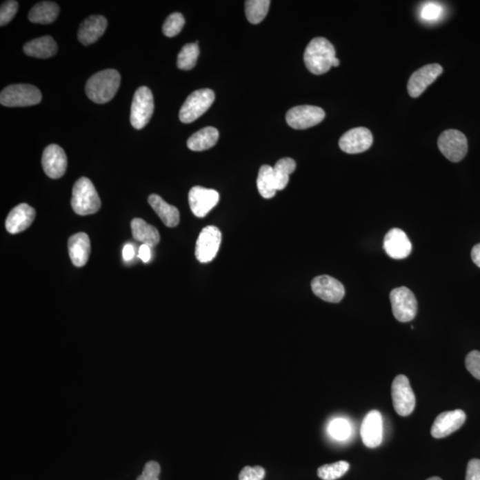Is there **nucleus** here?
<instances>
[{"label": "nucleus", "mask_w": 480, "mask_h": 480, "mask_svg": "<svg viewBox=\"0 0 480 480\" xmlns=\"http://www.w3.org/2000/svg\"><path fill=\"white\" fill-rule=\"evenodd\" d=\"M35 217V209L23 203L12 209L6 220V228L9 233H20L32 226Z\"/></svg>", "instance_id": "aec40b11"}, {"label": "nucleus", "mask_w": 480, "mask_h": 480, "mask_svg": "<svg viewBox=\"0 0 480 480\" xmlns=\"http://www.w3.org/2000/svg\"><path fill=\"white\" fill-rule=\"evenodd\" d=\"M72 207L73 211L79 215L93 214L99 211L101 199L88 178H79L74 184Z\"/></svg>", "instance_id": "7ed1b4c3"}, {"label": "nucleus", "mask_w": 480, "mask_h": 480, "mask_svg": "<svg viewBox=\"0 0 480 480\" xmlns=\"http://www.w3.org/2000/svg\"><path fill=\"white\" fill-rule=\"evenodd\" d=\"M350 464L346 461H339L326 464L319 468L318 475L323 480H335L341 478L349 470Z\"/></svg>", "instance_id": "2f4dec72"}, {"label": "nucleus", "mask_w": 480, "mask_h": 480, "mask_svg": "<svg viewBox=\"0 0 480 480\" xmlns=\"http://www.w3.org/2000/svg\"><path fill=\"white\" fill-rule=\"evenodd\" d=\"M297 168V163L293 159L284 158L279 159L273 168L274 178L277 190H284L287 187L290 175Z\"/></svg>", "instance_id": "c85d7f7f"}, {"label": "nucleus", "mask_w": 480, "mask_h": 480, "mask_svg": "<svg viewBox=\"0 0 480 480\" xmlns=\"http://www.w3.org/2000/svg\"><path fill=\"white\" fill-rule=\"evenodd\" d=\"M443 13L441 6L437 3H427L421 10V19L426 21H434L439 20Z\"/></svg>", "instance_id": "c9c22d12"}, {"label": "nucleus", "mask_w": 480, "mask_h": 480, "mask_svg": "<svg viewBox=\"0 0 480 480\" xmlns=\"http://www.w3.org/2000/svg\"><path fill=\"white\" fill-rule=\"evenodd\" d=\"M393 407L397 414L408 417L413 413L415 396L406 375L399 374L394 379L392 386Z\"/></svg>", "instance_id": "6e6552de"}, {"label": "nucleus", "mask_w": 480, "mask_h": 480, "mask_svg": "<svg viewBox=\"0 0 480 480\" xmlns=\"http://www.w3.org/2000/svg\"><path fill=\"white\" fill-rule=\"evenodd\" d=\"M108 21L101 15H92L80 24L78 39L84 46L94 44L103 35L107 29Z\"/></svg>", "instance_id": "412c9836"}, {"label": "nucleus", "mask_w": 480, "mask_h": 480, "mask_svg": "<svg viewBox=\"0 0 480 480\" xmlns=\"http://www.w3.org/2000/svg\"><path fill=\"white\" fill-rule=\"evenodd\" d=\"M42 100L41 92L35 86L15 84L3 89L0 103L7 107H28L39 104Z\"/></svg>", "instance_id": "20e7f679"}, {"label": "nucleus", "mask_w": 480, "mask_h": 480, "mask_svg": "<svg viewBox=\"0 0 480 480\" xmlns=\"http://www.w3.org/2000/svg\"><path fill=\"white\" fill-rule=\"evenodd\" d=\"M340 66V60L335 58L333 63V67H337Z\"/></svg>", "instance_id": "c03bdc74"}, {"label": "nucleus", "mask_w": 480, "mask_h": 480, "mask_svg": "<svg viewBox=\"0 0 480 480\" xmlns=\"http://www.w3.org/2000/svg\"><path fill=\"white\" fill-rule=\"evenodd\" d=\"M466 414L463 410L446 411L438 415L432 427V436L435 439L446 438L459 430L466 423Z\"/></svg>", "instance_id": "a211bd4d"}, {"label": "nucleus", "mask_w": 480, "mask_h": 480, "mask_svg": "<svg viewBox=\"0 0 480 480\" xmlns=\"http://www.w3.org/2000/svg\"><path fill=\"white\" fill-rule=\"evenodd\" d=\"M427 480H442V479L439 478V477H432V478H430L429 479H427Z\"/></svg>", "instance_id": "a18cd8bd"}, {"label": "nucleus", "mask_w": 480, "mask_h": 480, "mask_svg": "<svg viewBox=\"0 0 480 480\" xmlns=\"http://www.w3.org/2000/svg\"><path fill=\"white\" fill-rule=\"evenodd\" d=\"M443 68L438 63L428 64L412 74L408 80V90L411 97H419L426 88L441 75Z\"/></svg>", "instance_id": "ddd939ff"}, {"label": "nucleus", "mask_w": 480, "mask_h": 480, "mask_svg": "<svg viewBox=\"0 0 480 480\" xmlns=\"http://www.w3.org/2000/svg\"><path fill=\"white\" fill-rule=\"evenodd\" d=\"M67 165V156L63 148L57 144H50L46 148L42 155V167L48 177L52 179L63 177L66 174Z\"/></svg>", "instance_id": "dca6fc26"}, {"label": "nucleus", "mask_w": 480, "mask_h": 480, "mask_svg": "<svg viewBox=\"0 0 480 480\" xmlns=\"http://www.w3.org/2000/svg\"><path fill=\"white\" fill-rule=\"evenodd\" d=\"M184 24H186V19H184L183 14L181 13L171 14L163 24L162 32L168 38H173L181 32Z\"/></svg>", "instance_id": "72a5a7b5"}, {"label": "nucleus", "mask_w": 480, "mask_h": 480, "mask_svg": "<svg viewBox=\"0 0 480 480\" xmlns=\"http://www.w3.org/2000/svg\"><path fill=\"white\" fill-rule=\"evenodd\" d=\"M466 480H480V460L472 459L467 466Z\"/></svg>", "instance_id": "ea45409f"}, {"label": "nucleus", "mask_w": 480, "mask_h": 480, "mask_svg": "<svg viewBox=\"0 0 480 480\" xmlns=\"http://www.w3.org/2000/svg\"><path fill=\"white\" fill-rule=\"evenodd\" d=\"M148 202L166 226L174 228L179 224V210L174 206L169 205L161 197L152 194L148 199Z\"/></svg>", "instance_id": "b1692460"}, {"label": "nucleus", "mask_w": 480, "mask_h": 480, "mask_svg": "<svg viewBox=\"0 0 480 480\" xmlns=\"http://www.w3.org/2000/svg\"><path fill=\"white\" fill-rule=\"evenodd\" d=\"M18 8H19L18 2L14 1V0L3 3L1 8H0V26H7L14 19L17 13Z\"/></svg>", "instance_id": "f704fd0d"}, {"label": "nucleus", "mask_w": 480, "mask_h": 480, "mask_svg": "<svg viewBox=\"0 0 480 480\" xmlns=\"http://www.w3.org/2000/svg\"><path fill=\"white\" fill-rule=\"evenodd\" d=\"M139 258L143 263H148L152 258V251L150 248L147 245H141L139 249Z\"/></svg>", "instance_id": "a19ab883"}, {"label": "nucleus", "mask_w": 480, "mask_h": 480, "mask_svg": "<svg viewBox=\"0 0 480 480\" xmlns=\"http://www.w3.org/2000/svg\"><path fill=\"white\" fill-rule=\"evenodd\" d=\"M266 476V470L263 467H245L239 476V480H263Z\"/></svg>", "instance_id": "4c0bfd02"}, {"label": "nucleus", "mask_w": 480, "mask_h": 480, "mask_svg": "<svg viewBox=\"0 0 480 480\" xmlns=\"http://www.w3.org/2000/svg\"><path fill=\"white\" fill-rule=\"evenodd\" d=\"M131 229L134 239L150 248L155 247L160 241L159 230L141 218L132 221Z\"/></svg>", "instance_id": "a878e982"}, {"label": "nucleus", "mask_w": 480, "mask_h": 480, "mask_svg": "<svg viewBox=\"0 0 480 480\" xmlns=\"http://www.w3.org/2000/svg\"><path fill=\"white\" fill-rule=\"evenodd\" d=\"M383 248L392 259L402 260L411 254L412 244L407 234L398 228H394L386 234Z\"/></svg>", "instance_id": "6ab92c4d"}, {"label": "nucleus", "mask_w": 480, "mask_h": 480, "mask_svg": "<svg viewBox=\"0 0 480 480\" xmlns=\"http://www.w3.org/2000/svg\"><path fill=\"white\" fill-rule=\"evenodd\" d=\"M467 370L473 375L476 379L480 380V352L473 350L468 354L466 359Z\"/></svg>", "instance_id": "e433bc0d"}, {"label": "nucleus", "mask_w": 480, "mask_h": 480, "mask_svg": "<svg viewBox=\"0 0 480 480\" xmlns=\"http://www.w3.org/2000/svg\"><path fill=\"white\" fill-rule=\"evenodd\" d=\"M312 288L317 297L328 303H339L346 294V288L339 280L328 275L316 277L312 280Z\"/></svg>", "instance_id": "f3484780"}, {"label": "nucleus", "mask_w": 480, "mask_h": 480, "mask_svg": "<svg viewBox=\"0 0 480 480\" xmlns=\"http://www.w3.org/2000/svg\"><path fill=\"white\" fill-rule=\"evenodd\" d=\"M60 8L57 3L39 2L30 9L29 20L33 23L50 24L57 19Z\"/></svg>", "instance_id": "bb28decb"}, {"label": "nucleus", "mask_w": 480, "mask_h": 480, "mask_svg": "<svg viewBox=\"0 0 480 480\" xmlns=\"http://www.w3.org/2000/svg\"><path fill=\"white\" fill-rule=\"evenodd\" d=\"M257 188L264 199H272L276 195L277 187L274 178L273 168L264 165L261 167L257 177Z\"/></svg>", "instance_id": "cd10ccee"}, {"label": "nucleus", "mask_w": 480, "mask_h": 480, "mask_svg": "<svg viewBox=\"0 0 480 480\" xmlns=\"http://www.w3.org/2000/svg\"><path fill=\"white\" fill-rule=\"evenodd\" d=\"M360 434L366 447H379L383 439V420L379 411L372 410L366 415L362 421Z\"/></svg>", "instance_id": "2eb2a0df"}, {"label": "nucleus", "mask_w": 480, "mask_h": 480, "mask_svg": "<svg viewBox=\"0 0 480 480\" xmlns=\"http://www.w3.org/2000/svg\"><path fill=\"white\" fill-rule=\"evenodd\" d=\"M134 257V249L133 245L127 244L123 248V258L125 261H130Z\"/></svg>", "instance_id": "79ce46f5"}, {"label": "nucleus", "mask_w": 480, "mask_h": 480, "mask_svg": "<svg viewBox=\"0 0 480 480\" xmlns=\"http://www.w3.org/2000/svg\"><path fill=\"white\" fill-rule=\"evenodd\" d=\"M220 195L217 190L201 186L192 188L189 192V204L195 217L203 218L219 202Z\"/></svg>", "instance_id": "f8f14e48"}, {"label": "nucleus", "mask_w": 480, "mask_h": 480, "mask_svg": "<svg viewBox=\"0 0 480 480\" xmlns=\"http://www.w3.org/2000/svg\"><path fill=\"white\" fill-rule=\"evenodd\" d=\"M394 317L400 322H409L417 316L418 304L413 292L408 288L393 289L390 294Z\"/></svg>", "instance_id": "0eeeda50"}, {"label": "nucleus", "mask_w": 480, "mask_h": 480, "mask_svg": "<svg viewBox=\"0 0 480 480\" xmlns=\"http://www.w3.org/2000/svg\"><path fill=\"white\" fill-rule=\"evenodd\" d=\"M325 117L324 110L320 107L301 106L289 110L286 120L292 128L307 129L319 124Z\"/></svg>", "instance_id": "9b49d317"}, {"label": "nucleus", "mask_w": 480, "mask_h": 480, "mask_svg": "<svg viewBox=\"0 0 480 480\" xmlns=\"http://www.w3.org/2000/svg\"><path fill=\"white\" fill-rule=\"evenodd\" d=\"M334 46L325 38H315L307 46L303 59L307 69L315 75L327 73L335 59Z\"/></svg>", "instance_id": "f03ea898"}, {"label": "nucleus", "mask_w": 480, "mask_h": 480, "mask_svg": "<svg viewBox=\"0 0 480 480\" xmlns=\"http://www.w3.org/2000/svg\"><path fill=\"white\" fill-rule=\"evenodd\" d=\"M221 241V233L217 227L208 226L200 232L196 243L195 255L201 263H210L217 257Z\"/></svg>", "instance_id": "9d476101"}, {"label": "nucleus", "mask_w": 480, "mask_h": 480, "mask_svg": "<svg viewBox=\"0 0 480 480\" xmlns=\"http://www.w3.org/2000/svg\"><path fill=\"white\" fill-rule=\"evenodd\" d=\"M58 46L50 36L30 40L23 47L24 53L28 57L48 59L57 53Z\"/></svg>", "instance_id": "5701e85b"}, {"label": "nucleus", "mask_w": 480, "mask_h": 480, "mask_svg": "<svg viewBox=\"0 0 480 480\" xmlns=\"http://www.w3.org/2000/svg\"><path fill=\"white\" fill-rule=\"evenodd\" d=\"M440 152L451 162H459L468 152V141L466 135L458 130L443 132L438 140Z\"/></svg>", "instance_id": "1a4fd4ad"}, {"label": "nucleus", "mask_w": 480, "mask_h": 480, "mask_svg": "<svg viewBox=\"0 0 480 480\" xmlns=\"http://www.w3.org/2000/svg\"><path fill=\"white\" fill-rule=\"evenodd\" d=\"M472 259L473 263L480 268V244L474 246L472 250Z\"/></svg>", "instance_id": "37998d69"}, {"label": "nucleus", "mask_w": 480, "mask_h": 480, "mask_svg": "<svg viewBox=\"0 0 480 480\" xmlns=\"http://www.w3.org/2000/svg\"><path fill=\"white\" fill-rule=\"evenodd\" d=\"M154 112L153 94L150 88L141 87L135 91L131 106L130 122L135 129L146 127Z\"/></svg>", "instance_id": "423d86ee"}, {"label": "nucleus", "mask_w": 480, "mask_h": 480, "mask_svg": "<svg viewBox=\"0 0 480 480\" xmlns=\"http://www.w3.org/2000/svg\"><path fill=\"white\" fill-rule=\"evenodd\" d=\"M373 141V134L369 129L356 128L347 131L340 138L339 146L348 154H359L370 149Z\"/></svg>", "instance_id": "4468645a"}, {"label": "nucleus", "mask_w": 480, "mask_h": 480, "mask_svg": "<svg viewBox=\"0 0 480 480\" xmlns=\"http://www.w3.org/2000/svg\"><path fill=\"white\" fill-rule=\"evenodd\" d=\"M199 55V48L197 43L184 46L177 57V67L180 70H190L196 66Z\"/></svg>", "instance_id": "7c9ffc66"}, {"label": "nucleus", "mask_w": 480, "mask_h": 480, "mask_svg": "<svg viewBox=\"0 0 480 480\" xmlns=\"http://www.w3.org/2000/svg\"><path fill=\"white\" fill-rule=\"evenodd\" d=\"M219 139V132L213 127L201 129L188 139L187 146L193 152H203L214 147Z\"/></svg>", "instance_id": "393cba45"}, {"label": "nucleus", "mask_w": 480, "mask_h": 480, "mask_svg": "<svg viewBox=\"0 0 480 480\" xmlns=\"http://www.w3.org/2000/svg\"><path fill=\"white\" fill-rule=\"evenodd\" d=\"M160 466L155 461H150L144 466L143 472L137 480H159Z\"/></svg>", "instance_id": "58836bf2"}, {"label": "nucleus", "mask_w": 480, "mask_h": 480, "mask_svg": "<svg viewBox=\"0 0 480 480\" xmlns=\"http://www.w3.org/2000/svg\"><path fill=\"white\" fill-rule=\"evenodd\" d=\"M121 77L118 70L108 69L95 73L88 80L86 93L95 103H109L118 92Z\"/></svg>", "instance_id": "f257e3e1"}, {"label": "nucleus", "mask_w": 480, "mask_h": 480, "mask_svg": "<svg viewBox=\"0 0 480 480\" xmlns=\"http://www.w3.org/2000/svg\"><path fill=\"white\" fill-rule=\"evenodd\" d=\"M328 432L329 435L338 441H344L349 439L352 434V426L349 421L344 418H335L328 424Z\"/></svg>", "instance_id": "473e14b6"}, {"label": "nucleus", "mask_w": 480, "mask_h": 480, "mask_svg": "<svg viewBox=\"0 0 480 480\" xmlns=\"http://www.w3.org/2000/svg\"><path fill=\"white\" fill-rule=\"evenodd\" d=\"M70 260L76 267L86 266L90 255V239L87 234L79 232L70 237L68 241Z\"/></svg>", "instance_id": "4be33fe9"}, {"label": "nucleus", "mask_w": 480, "mask_h": 480, "mask_svg": "<svg viewBox=\"0 0 480 480\" xmlns=\"http://www.w3.org/2000/svg\"><path fill=\"white\" fill-rule=\"evenodd\" d=\"M215 99L213 90L208 88L199 89L187 97L181 106L179 119L184 124L195 121L208 112Z\"/></svg>", "instance_id": "39448f33"}, {"label": "nucleus", "mask_w": 480, "mask_h": 480, "mask_svg": "<svg viewBox=\"0 0 480 480\" xmlns=\"http://www.w3.org/2000/svg\"><path fill=\"white\" fill-rule=\"evenodd\" d=\"M270 6V0H248L245 3L246 15L249 23H260L266 17Z\"/></svg>", "instance_id": "c756f323"}]
</instances>
